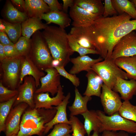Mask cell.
I'll return each instance as SVG.
<instances>
[{"mask_svg": "<svg viewBox=\"0 0 136 136\" xmlns=\"http://www.w3.org/2000/svg\"><path fill=\"white\" fill-rule=\"evenodd\" d=\"M131 18L126 13L106 17L101 16L90 24L73 29L88 40L101 58H110L119 40L136 29V19Z\"/></svg>", "mask_w": 136, "mask_h": 136, "instance_id": "6da1fadb", "label": "cell"}, {"mask_svg": "<svg viewBox=\"0 0 136 136\" xmlns=\"http://www.w3.org/2000/svg\"><path fill=\"white\" fill-rule=\"evenodd\" d=\"M42 33L53 60L59 62V66L64 67L74 53L69 45L68 34L64 29L51 26H48Z\"/></svg>", "mask_w": 136, "mask_h": 136, "instance_id": "7a4b0ae2", "label": "cell"}, {"mask_svg": "<svg viewBox=\"0 0 136 136\" xmlns=\"http://www.w3.org/2000/svg\"><path fill=\"white\" fill-rule=\"evenodd\" d=\"M56 112L54 107L51 109L27 108L22 116L17 136H42L45 125L52 120Z\"/></svg>", "mask_w": 136, "mask_h": 136, "instance_id": "3957f363", "label": "cell"}, {"mask_svg": "<svg viewBox=\"0 0 136 136\" xmlns=\"http://www.w3.org/2000/svg\"><path fill=\"white\" fill-rule=\"evenodd\" d=\"M104 59L94 64L91 69L108 87L113 89L118 77L126 80L132 79L130 75L118 67L111 58Z\"/></svg>", "mask_w": 136, "mask_h": 136, "instance_id": "277c9868", "label": "cell"}, {"mask_svg": "<svg viewBox=\"0 0 136 136\" xmlns=\"http://www.w3.org/2000/svg\"><path fill=\"white\" fill-rule=\"evenodd\" d=\"M38 30L33 35L31 39V53L37 65L42 70L52 67L53 59L42 33Z\"/></svg>", "mask_w": 136, "mask_h": 136, "instance_id": "5b68a950", "label": "cell"}, {"mask_svg": "<svg viewBox=\"0 0 136 136\" xmlns=\"http://www.w3.org/2000/svg\"><path fill=\"white\" fill-rule=\"evenodd\" d=\"M96 111L102 124L101 132L105 130L122 131L130 133H136V122L123 118L118 112L109 116L101 110Z\"/></svg>", "mask_w": 136, "mask_h": 136, "instance_id": "8992f818", "label": "cell"}, {"mask_svg": "<svg viewBox=\"0 0 136 136\" xmlns=\"http://www.w3.org/2000/svg\"><path fill=\"white\" fill-rule=\"evenodd\" d=\"M23 56L7 57L1 62L4 80L12 90L16 89L19 80Z\"/></svg>", "mask_w": 136, "mask_h": 136, "instance_id": "52a82bcc", "label": "cell"}, {"mask_svg": "<svg viewBox=\"0 0 136 136\" xmlns=\"http://www.w3.org/2000/svg\"><path fill=\"white\" fill-rule=\"evenodd\" d=\"M136 55V32L134 30L120 39L114 46L111 58L113 60L121 57Z\"/></svg>", "mask_w": 136, "mask_h": 136, "instance_id": "ba28073f", "label": "cell"}, {"mask_svg": "<svg viewBox=\"0 0 136 136\" xmlns=\"http://www.w3.org/2000/svg\"><path fill=\"white\" fill-rule=\"evenodd\" d=\"M23 80V83L19 86L17 90L18 94L13 107L25 103L30 108H35L34 97L37 88L35 79L31 76H25Z\"/></svg>", "mask_w": 136, "mask_h": 136, "instance_id": "9c48e42d", "label": "cell"}, {"mask_svg": "<svg viewBox=\"0 0 136 136\" xmlns=\"http://www.w3.org/2000/svg\"><path fill=\"white\" fill-rule=\"evenodd\" d=\"M100 97L104 112L109 116L118 112L122 104L118 93L104 83Z\"/></svg>", "mask_w": 136, "mask_h": 136, "instance_id": "30bf717a", "label": "cell"}, {"mask_svg": "<svg viewBox=\"0 0 136 136\" xmlns=\"http://www.w3.org/2000/svg\"><path fill=\"white\" fill-rule=\"evenodd\" d=\"M47 74L40 79L41 86L37 89L35 93L50 92L52 96L57 93L61 85L60 75L57 70L52 67L45 70Z\"/></svg>", "mask_w": 136, "mask_h": 136, "instance_id": "8fae6325", "label": "cell"}, {"mask_svg": "<svg viewBox=\"0 0 136 136\" xmlns=\"http://www.w3.org/2000/svg\"><path fill=\"white\" fill-rule=\"evenodd\" d=\"M28 107L26 104L22 103L12 108L5 122V136L17 134L22 116Z\"/></svg>", "mask_w": 136, "mask_h": 136, "instance_id": "7c38bea8", "label": "cell"}, {"mask_svg": "<svg viewBox=\"0 0 136 136\" xmlns=\"http://www.w3.org/2000/svg\"><path fill=\"white\" fill-rule=\"evenodd\" d=\"M65 97L61 85L59 86L58 92L55 97H50L48 92L35 93L34 97L35 108L46 109H53V106H58Z\"/></svg>", "mask_w": 136, "mask_h": 136, "instance_id": "4fadbf2b", "label": "cell"}, {"mask_svg": "<svg viewBox=\"0 0 136 136\" xmlns=\"http://www.w3.org/2000/svg\"><path fill=\"white\" fill-rule=\"evenodd\" d=\"M69 15L73 20L72 25L75 27L89 25L101 16L93 14L75 5L70 8Z\"/></svg>", "mask_w": 136, "mask_h": 136, "instance_id": "5bb4252c", "label": "cell"}, {"mask_svg": "<svg viewBox=\"0 0 136 136\" xmlns=\"http://www.w3.org/2000/svg\"><path fill=\"white\" fill-rule=\"evenodd\" d=\"M23 56L21 67L19 84L22 83L25 76H31L34 79L37 88L40 86V79L45 76V74L39 70L29 57L27 55L25 57Z\"/></svg>", "mask_w": 136, "mask_h": 136, "instance_id": "9a60e30c", "label": "cell"}, {"mask_svg": "<svg viewBox=\"0 0 136 136\" xmlns=\"http://www.w3.org/2000/svg\"><path fill=\"white\" fill-rule=\"evenodd\" d=\"M71 97L70 92L68 93L62 101L57 106L54 107L57 112L52 120L45 125V129L44 135L46 134L56 124L65 123L70 125L71 122L68 120L67 116L66 107L69 103Z\"/></svg>", "mask_w": 136, "mask_h": 136, "instance_id": "2e32d148", "label": "cell"}, {"mask_svg": "<svg viewBox=\"0 0 136 136\" xmlns=\"http://www.w3.org/2000/svg\"><path fill=\"white\" fill-rule=\"evenodd\" d=\"M112 90L119 92L121 98L124 101L129 100L136 95V80L133 79L127 80L118 77Z\"/></svg>", "mask_w": 136, "mask_h": 136, "instance_id": "e0dca14e", "label": "cell"}, {"mask_svg": "<svg viewBox=\"0 0 136 136\" xmlns=\"http://www.w3.org/2000/svg\"><path fill=\"white\" fill-rule=\"evenodd\" d=\"M103 58L99 57L93 59L87 55L80 56L70 59L73 65L69 71L72 74L76 75L83 71L87 72L91 70L92 66L95 63L101 61Z\"/></svg>", "mask_w": 136, "mask_h": 136, "instance_id": "ac0fdd59", "label": "cell"}, {"mask_svg": "<svg viewBox=\"0 0 136 136\" xmlns=\"http://www.w3.org/2000/svg\"><path fill=\"white\" fill-rule=\"evenodd\" d=\"M86 76L87 79V85L83 94L89 96L100 97L103 84L101 79L92 70L87 72Z\"/></svg>", "mask_w": 136, "mask_h": 136, "instance_id": "d6986e66", "label": "cell"}, {"mask_svg": "<svg viewBox=\"0 0 136 136\" xmlns=\"http://www.w3.org/2000/svg\"><path fill=\"white\" fill-rule=\"evenodd\" d=\"M25 12L28 18H40L50 11L48 5L43 0H25Z\"/></svg>", "mask_w": 136, "mask_h": 136, "instance_id": "ffe728a7", "label": "cell"}, {"mask_svg": "<svg viewBox=\"0 0 136 136\" xmlns=\"http://www.w3.org/2000/svg\"><path fill=\"white\" fill-rule=\"evenodd\" d=\"M75 96L74 102L71 106L68 107L70 113V116L81 115L88 111L87 104L92 99L91 96H82L76 87H75Z\"/></svg>", "mask_w": 136, "mask_h": 136, "instance_id": "44dd1931", "label": "cell"}, {"mask_svg": "<svg viewBox=\"0 0 136 136\" xmlns=\"http://www.w3.org/2000/svg\"><path fill=\"white\" fill-rule=\"evenodd\" d=\"M40 19L45 20L47 24L53 23L63 29L69 26L71 22L69 15L62 11H50L42 15Z\"/></svg>", "mask_w": 136, "mask_h": 136, "instance_id": "7402d4cb", "label": "cell"}, {"mask_svg": "<svg viewBox=\"0 0 136 136\" xmlns=\"http://www.w3.org/2000/svg\"><path fill=\"white\" fill-rule=\"evenodd\" d=\"M84 119V126L87 136H90L92 131L101 132L102 124L94 110H88L81 115Z\"/></svg>", "mask_w": 136, "mask_h": 136, "instance_id": "603a6c76", "label": "cell"}, {"mask_svg": "<svg viewBox=\"0 0 136 136\" xmlns=\"http://www.w3.org/2000/svg\"><path fill=\"white\" fill-rule=\"evenodd\" d=\"M40 18H28L21 23L22 35L30 39V37L40 29H45L48 26L41 21Z\"/></svg>", "mask_w": 136, "mask_h": 136, "instance_id": "cb8c5ba5", "label": "cell"}, {"mask_svg": "<svg viewBox=\"0 0 136 136\" xmlns=\"http://www.w3.org/2000/svg\"><path fill=\"white\" fill-rule=\"evenodd\" d=\"M5 7V17L9 22L21 23L28 18L25 12L19 11L14 6L11 1L7 2Z\"/></svg>", "mask_w": 136, "mask_h": 136, "instance_id": "d4e9b609", "label": "cell"}, {"mask_svg": "<svg viewBox=\"0 0 136 136\" xmlns=\"http://www.w3.org/2000/svg\"><path fill=\"white\" fill-rule=\"evenodd\" d=\"M114 61L118 67L130 75L132 79L136 80V55L119 57Z\"/></svg>", "mask_w": 136, "mask_h": 136, "instance_id": "484cf974", "label": "cell"}, {"mask_svg": "<svg viewBox=\"0 0 136 136\" xmlns=\"http://www.w3.org/2000/svg\"><path fill=\"white\" fill-rule=\"evenodd\" d=\"M74 5L94 14L103 16L104 7L100 0H75Z\"/></svg>", "mask_w": 136, "mask_h": 136, "instance_id": "4316f807", "label": "cell"}, {"mask_svg": "<svg viewBox=\"0 0 136 136\" xmlns=\"http://www.w3.org/2000/svg\"><path fill=\"white\" fill-rule=\"evenodd\" d=\"M112 4L119 14L126 13L136 19V10L134 4L128 0H111Z\"/></svg>", "mask_w": 136, "mask_h": 136, "instance_id": "83f0119b", "label": "cell"}, {"mask_svg": "<svg viewBox=\"0 0 136 136\" xmlns=\"http://www.w3.org/2000/svg\"><path fill=\"white\" fill-rule=\"evenodd\" d=\"M1 20L5 26L4 32L7 33L10 40L15 44L22 34L21 23H12Z\"/></svg>", "mask_w": 136, "mask_h": 136, "instance_id": "f1b7e54d", "label": "cell"}, {"mask_svg": "<svg viewBox=\"0 0 136 136\" xmlns=\"http://www.w3.org/2000/svg\"><path fill=\"white\" fill-rule=\"evenodd\" d=\"M18 95L7 101L0 103V132H4L5 122Z\"/></svg>", "mask_w": 136, "mask_h": 136, "instance_id": "f546056e", "label": "cell"}, {"mask_svg": "<svg viewBox=\"0 0 136 136\" xmlns=\"http://www.w3.org/2000/svg\"><path fill=\"white\" fill-rule=\"evenodd\" d=\"M118 112L123 118L136 122V106L132 105L129 100L122 102Z\"/></svg>", "mask_w": 136, "mask_h": 136, "instance_id": "4dcf8cb0", "label": "cell"}, {"mask_svg": "<svg viewBox=\"0 0 136 136\" xmlns=\"http://www.w3.org/2000/svg\"><path fill=\"white\" fill-rule=\"evenodd\" d=\"M68 38L70 48L74 52L78 53L80 56H83L88 54H99L98 52L96 50L86 49L81 46L72 36L69 34Z\"/></svg>", "mask_w": 136, "mask_h": 136, "instance_id": "1f68e13d", "label": "cell"}, {"mask_svg": "<svg viewBox=\"0 0 136 136\" xmlns=\"http://www.w3.org/2000/svg\"><path fill=\"white\" fill-rule=\"evenodd\" d=\"M71 126L65 123L55 124L51 132L46 136H71Z\"/></svg>", "mask_w": 136, "mask_h": 136, "instance_id": "d6a6232c", "label": "cell"}, {"mask_svg": "<svg viewBox=\"0 0 136 136\" xmlns=\"http://www.w3.org/2000/svg\"><path fill=\"white\" fill-rule=\"evenodd\" d=\"M72 134L71 136H85L87 133L84 124L76 116H70Z\"/></svg>", "mask_w": 136, "mask_h": 136, "instance_id": "836d02e7", "label": "cell"}, {"mask_svg": "<svg viewBox=\"0 0 136 136\" xmlns=\"http://www.w3.org/2000/svg\"><path fill=\"white\" fill-rule=\"evenodd\" d=\"M31 45V39L22 36L15 44V46L21 56H25L29 52Z\"/></svg>", "mask_w": 136, "mask_h": 136, "instance_id": "e575fe53", "label": "cell"}, {"mask_svg": "<svg viewBox=\"0 0 136 136\" xmlns=\"http://www.w3.org/2000/svg\"><path fill=\"white\" fill-rule=\"evenodd\" d=\"M17 90H10L5 87L1 81L0 82V102L8 101L18 94Z\"/></svg>", "mask_w": 136, "mask_h": 136, "instance_id": "d590c367", "label": "cell"}, {"mask_svg": "<svg viewBox=\"0 0 136 136\" xmlns=\"http://www.w3.org/2000/svg\"><path fill=\"white\" fill-rule=\"evenodd\" d=\"M54 67L57 70L60 76L69 79L76 87L79 86L80 83V80L76 75L72 74L67 72L63 66H58Z\"/></svg>", "mask_w": 136, "mask_h": 136, "instance_id": "8d00e7d4", "label": "cell"}, {"mask_svg": "<svg viewBox=\"0 0 136 136\" xmlns=\"http://www.w3.org/2000/svg\"><path fill=\"white\" fill-rule=\"evenodd\" d=\"M69 34L72 36L77 43L82 47L88 49L96 50L94 46L81 35L71 30Z\"/></svg>", "mask_w": 136, "mask_h": 136, "instance_id": "74e56055", "label": "cell"}, {"mask_svg": "<svg viewBox=\"0 0 136 136\" xmlns=\"http://www.w3.org/2000/svg\"><path fill=\"white\" fill-rule=\"evenodd\" d=\"M104 10L103 16L105 17L109 16L116 15L117 13L114 7L111 0H105Z\"/></svg>", "mask_w": 136, "mask_h": 136, "instance_id": "f35d334b", "label": "cell"}, {"mask_svg": "<svg viewBox=\"0 0 136 136\" xmlns=\"http://www.w3.org/2000/svg\"><path fill=\"white\" fill-rule=\"evenodd\" d=\"M3 45L5 54L7 57L21 56L17 50L15 45Z\"/></svg>", "mask_w": 136, "mask_h": 136, "instance_id": "ab89813d", "label": "cell"}, {"mask_svg": "<svg viewBox=\"0 0 136 136\" xmlns=\"http://www.w3.org/2000/svg\"><path fill=\"white\" fill-rule=\"evenodd\" d=\"M49 6L50 11H62V5L57 0H43Z\"/></svg>", "mask_w": 136, "mask_h": 136, "instance_id": "60d3db41", "label": "cell"}, {"mask_svg": "<svg viewBox=\"0 0 136 136\" xmlns=\"http://www.w3.org/2000/svg\"><path fill=\"white\" fill-rule=\"evenodd\" d=\"M0 43L4 45H15L3 31H0Z\"/></svg>", "mask_w": 136, "mask_h": 136, "instance_id": "b9f144b4", "label": "cell"}, {"mask_svg": "<svg viewBox=\"0 0 136 136\" xmlns=\"http://www.w3.org/2000/svg\"><path fill=\"white\" fill-rule=\"evenodd\" d=\"M14 6L20 11L25 12V1L23 0H11Z\"/></svg>", "mask_w": 136, "mask_h": 136, "instance_id": "7bdbcfd3", "label": "cell"}, {"mask_svg": "<svg viewBox=\"0 0 136 136\" xmlns=\"http://www.w3.org/2000/svg\"><path fill=\"white\" fill-rule=\"evenodd\" d=\"M62 11L67 13L69 7L71 8L74 5V0H62Z\"/></svg>", "mask_w": 136, "mask_h": 136, "instance_id": "ee69618b", "label": "cell"}, {"mask_svg": "<svg viewBox=\"0 0 136 136\" xmlns=\"http://www.w3.org/2000/svg\"><path fill=\"white\" fill-rule=\"evenodd\" d=\"M7 58L4 52V45L0 43V60L1 62Z\"/></svg>", "mask_w": 136, "mask_h": 136, "instance_id": "f6af8a7d", "label": "cell"}, {"mask_svg": "<svg viewBox=\"0 0 136 136\" xmlns=\"http://www.w3.org/2000/svg\"><path fill=\"white\" fill-rule=\"evenodd\" d=\"M102 132L101 136H117L116 131L105 130Z\"/></svg>", "mask_w": 136, "mask_h": 136, "instance_id": "bcb514c9", "label": "cell"}, {"mask_svg": "<svg viewBox=\"0 0 136 136\" xmlns=\"http://www.w3.org/2000/svg\"><path fill=\"white\" fill-rule=\"evenodd\" d=\"M117 136H129L128 133L122 131L117 132Z\"/></svg>", "mask_w": 136, "mask_h": 136, "instance_id": "7dc6e473", "label": "cell"}, {"mask_svg": "<svg viewBox=\"0 0 136 136\" xmlns=\"http://www.w3.org/2000/svg\"><path fill=\"white\" fill-rule=\"evenodd\" d=\"M99 132L97 131H94L93 134L90 136H100Z\"/></svg>", "mask_w": 136, "mask_h": 136, "instance_id": "c3c4849f", "label": "cell"}, {"mask_svg": "<svg viewBox=\"0 0 136 136\" xmlns=\"http://www.w3.org/2000/svg\"><path fill=\"white\" fill-rule=\"evenodd\" d=\"M131 1L134 4L135 6V7L136 10V0H132Z\"/></svg>", "mask_w": 136, "mask_h": 136, "instance_id": "681fc988", "label": "cell"}, {"mask_svg": "<svg viewBox=\"0 0 136 136\" xmlns=\"http://www.w3.org/2000/svg\"><path fill=\"white\" fill-rule=\"evenodd\" d=\"M17 134H14L12 135L11 136H17Z\"/></svg>", "mask_w": 136, "mask_h": 136, "instance_id": "f907efd6", "label": "cell"}, {"mask_svg": "<svg viewBox=\"0 0 136 136\" xmlns=\"http://www.w3.org/2000/svg\"><path fill=\"white\" fill-rule=\"evenodd\" d=\"M134 136H136V134Z\"/></svg>", "mask_w": 136, "mask_h": 136, "instance_id": "816d5d0a", "label": "cell"}]
</instances>
